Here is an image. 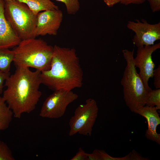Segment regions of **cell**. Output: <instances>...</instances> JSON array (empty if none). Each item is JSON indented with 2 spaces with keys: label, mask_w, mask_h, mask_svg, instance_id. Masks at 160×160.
Masks as SVG:
<instances>
[{
  "label": "cell",
  "mask_w": 160,
  "mask_h": 160,
  "mask_svg": "<svg viewBox=\"0 0 160 160\" xmlns=\"http://www.w3.org/2000/svg\"><path fill=\"white\" fill-rule=\"evenodd\" d=\"M16 68L5 82L7 88L2 97L13 116L20 119L22 114L30 113L35 109L42 95L39 90L42 82L40 71H33L28 67Z\"/></svg>",
  "instance_id": "6da1fadb"
},
{
  "label": "cell",
  "mask_w": 160,
  "mask_h": 160,
  "mask_svg": "<svg viewBox=\"0 0 160 160\" xmlns=\"http://www.w3.org/2000/svg\"><path fill=\"white\" fill-rule=\"evenodd\" d=\"M83 73L75 49L55 45L51 67L41 72L42 84L54 91H72L83 84Z\"/></svg>",
  "instance_id": "7a4b0ae2"
},
{
  "label": "cell",
  "mask_w": 160,
  "mask_h": 160,
  "mask_svg": "<svg viewBox=\"0 0 160 160\" xmlns=\"http://www.w3.org/2000/svg\"><path fill=\"white\" fill-rule=\"evenodd\" d=\"M12 50L16 67H31L41 72L50 68L53 47L41 38L21 40Z\"/></svg>",
  "instance_id": "3957f363"
},
{
  "label": "cell",
  "mask_w": 160,
  "mask_h": 160,
  "mask_svg": "<svg viewBox=\"0 0 160 160\" xmlns=\"http://www.w3.org/2000/svg\"><path fill=\"white\" fill-rule=\"evenodd\" d=\"M134 50L122 51L127 65L121 80L126 104L133 112L145 105L148 92L137 73L134 63Z\"/></svg>",
  "instance_id": "277c9868"
},
{
  "label": "cell",
  "mask_w": 160,
  "mask_h": 160,
  "mask_svg": "<svg viewBox=\"0 0 160 160\" xmlns=\"http://www.w3.org/2000/svg\"><path fill=\"white\" fill-rule=\"evenodd\" d=\"M4 15L13 31L21 40L35 38L37 15L26 4L16 0L5 1Z\"/></svg>",
  "instance_id": "5b68a950"
},
{
  "label": "cell",
  "mask_w": 160,
  "mask_h": 160,
  "mask_svg": "<svg viewBox=\"0 0 160 160\" xmlns=\"http://www.w3.org/2000/svg\"><path fill=\"white\" fill-rule=\"evenodd\" d=\"M98 111L97 102L92 99H88L85 103L79 105L75 109L74 115L69 119V135L71 136L78 133L91 136Z\"/></svg>",
  "instance_id": "8992f818"
},
{
  "label": "cell",
  "mask_w": 160,
  "mask_h": 160,
  "mask_svg": "<svg viewBox=\"0 0 160 160\" xmlns=\"http://www.w3.org/2000/svg\"><path fill=\"white\" fill-rule=\"evenodd\" d=\"M78 97L72 91L59 89L54 91L43 103L39 115L42 118L50 119L61 117L64 115L68 106Z\"/></svg>",
  "instance_id": "52a82bcc"
},
{
  "label": "cell",
  "mask_w": 160,
  "mask_h": 160,
  "mask_svg": "<svg viewBox=\"0 0 160 160\" xmlns=\"http://www.w3.org/2000/svg\"><path fill=\"white\" fill-rule=\"evenodd\" d=\"M129 21L127 26L135 33L132 39L133 44L137 47L152 45L155 42L160 39V23L152 24L144 20L140 22Z\"/></svg>",
  "instance_id": "ba28073f"
},
{
  "label": "cell",
  "mask_w": 160,
  "mask_h": 160,
  "mask_svg": "<svg viewBox=\"0 0 160 160\" xmlns=\"http://www.w3.org/2000/svg\"><path fill=\"white\" fill-rule=\"evenodd\" d=\"M160 48V43L152 45L137 47L136 57L134 59V64L139 69V73L144 86L148 91L152 89L149 86L148 81L153 78L155 66L152 57V53Z\"/></svg>",
  "instance_id": "9c48e42d"
},
{
  "label": "cell",
  "mask_w": 160,
  "mask_h": 160,
  "mask_svg": "<svg viewBox=\"0 0 160 160\" xmlns=\"http://www.w3.org/2000/svg\"><path fill=\"white\" fill-rule=\"evenodd\" d=\"M63 17L62 12L59 9L39 12L37 15L35 37L47 35H56Z\"/></svg>",
  "instance_id": "30bf717a"
},
{
  "label": "cell",
  "mask_w": 160,
  "mask_h": 160,
  "mask_svg": "<svg viewBox=\"0 0 160 160\" xmlns=\"http://www.w3.org/2000/svg\"><path fill=\"white\" fill-rule=\"evenodd\" d=\"M4 7L5 1L0 0V49L14 48L21 41L5 17Z\"/></svg>",
  "instance_id": "8fae6325"
},
{
  "label": "cell",
  "mask_w": 160,
  "mask_h": 160,
  "mask_svg": "<svg viewBox=\"0 0 160 160\" xmlns=\"http://www.w3.org/2000/svg\"><path fill=\"white\" fill-rule=\"evenodd\" d=\"M155 107L145 105L136 110L134 113L144 117L148 123V128L145 136L146 138L160 145V135L156 132V128L160 124V117Z\"/></svg>",
  "instance_id": "7c38bea8"
},
{
  "label": "cell",
  "mask_w": 160,
  "mask_h": 160,
  "mask_svg": "<svg viewBox=\"0 0 160 160\" xmlns=\"http://www.w3.org/2000/svg\"><path fill=\"white\" fill-rule=\"evenodd\" d=\"M4 1L9 0H4ZM26 4L36 15L41 11L57 9V6L50 0H16Z\"/></svg>",
  "instance_id": "4fadbf2b"
},
{
  "label": "cell",
  "mask_w": 160,
  "mask_h": 160,
  "mask_svg": "<svg viewBox=\"0 0 160 160\" xmlns=\"http://www.w3.org/2000/svg\"><path fill=\"white\" fill-rule=\"evenodd\" d=\"M13 113L2 97L0 96V130L7 129L12 121Z\"/></svg>",
  "instance_id": "5bb4252c"
},
{
  "label": "cell",
  "mask_w": 160,
  "mask_h": 160,
  "mask_svg": "<svg viewBox=\"0 0 160 160\" xmlns=\"http://www.w3.org/2000/svg\"><path fill=\"white\" fill-rule=\"evenodd\" d=\"M14 57L12 50L0 49V71L5 73L9 72L11 65L13 61Z\"/></svg>",
  "instance_id": "9a60e30c"
},
{
  "label": "cell",
  "mask_w": 160,
  "mask_h": 160,
  "mask_svg": "<svg viewBox=\"0 0 160 160\" xmlns=\"http://www.w3.org/2000/svg\"><path fill=\"white\" fill-rule=\"evenodd\" d=\"M145 105L160 109V89H151L148 92Z\"/></svg>",
  "instance_id": "2e32d148"
},
{
  "label": "cell",
  "mask_w": 160,
  "mask_h": 160,
  "mask_svg": "<svg viewBox=\"0 0 160 160\" xmlns=\"http://www.w3.org/2000/svg\"><path fill=\"white\" fill-rule=\"evenodd\" d=\"M63 3L66 7L67 13L69 15L75 14L79 10L80 4L79 0H55Z\"/></svg>",
  "instance_id": "e0dca14e"
},
{
  "label": "cell",
  "mask_w": 160,
  "mask_h": 160,
  "mask_svg": "<svg viewBox=\"0 0 160 160\" xmlns=\"http://www.w3.org/2000/svg\"><path fill=\"white\" fill-rule=\"evenodd\" d=\"M11 151L6 143L0 140V160H15Z\"/></svg>",
  "instance_id": "ac0fdd59"
},
{
  "label": "cell",
  "mask_w": 160,
  "mask_h": 160,
  "mask_svg": "<svg viewBox=\"0 0 160 160\" xmlns=\"http://www.w3.org/2000/svg\"><path fill=\"white\" fill-rule=\"evenodd\" d=\"M101 160H127L126 156L121 157H114L107 153L104 150H98Z\"/></svg>",
  "instance_id": "d6986e66"
},
{
  "label": "cell",
  "mask_w": 160,
  "mask_h": 160,
  "mask_svg": "<svg viewBox=\"0 0 160 160\" xmlns=\"http://www.w3.org/2000/svg\"><path fill=\"white\" fill-rule=\"evenodd\" d=\"M153 77L154 78V85L156 89H160V65L154 69Z\"/></svg>",
  "instance_id": "ffe728a7"
},
{
  "label": "cell",
  "mask_w": 160,
  "mask_h": 160,
  "mask_svg": "<svg viewBox=\"0 0 160 160\" xmlns=\"http://www.w3.org/2000/svg\"><path fill=\"white\" fill-rule=\"evenodd\" d=\"M129 160H148L149 159L142 156L140 154L135 150L132 151L127 154Z\"/></svg>",
  "instance_id": "44dd1931"
},
{
  "label": "cell",
  "mask_w": 160,
  "mask_h": 160,
  "mask_svg": "<svg viewBox=\"0 0 160 160\" xmlns=\"http://www.w3.org/2000/svg\"><path fill=\"white\" fill-rule=\"evenodd\" d=\"M71 160H87V153H85L81 147H79L78 152Z\"/></svg>",
  "instance_id": "7402d4cb"
},
{
  "label": "cell",
  "mask_w": 160,
  "mask_h": 160,
  "mask_svg": "<svg viewBox=\"0 0 160 160\" xmlns=\"http://www.w3.org/2000/svg\"><path fill=\"white\" fill-rule=\"evenodd\" d=\"M152 11L155 12L160 10V0H147Z\"/></svg>",
  "instance_id": "603a6c76"
},
{
  "label": "cell",
  "mask_w": 160,
  "mask_h": 160,
  "mask_svg": "<svg viewBox=\"0 0 160 160\" xmlns=\"http://www.w3.org/2000/svg\"><path fill=\"white\" fill-rule=\"evenodd\" d=\"M87 154V160H101L98 149H95L92 153Z\"/></svg>",
  "instance_id": "cb8c5ba5"
},
{
  "label": "cell",
  "mask_w": 160,
  "mask_h": 160,
  "mask_svg": "<svg viewBox=\"0 0 160 160\" xmlns=\"http://www.w3.org/2000/svg\"><path fill=\"white\" fill-rule=\"evenodd\" d=\"M10 75V72L5 73L0 71V88L1 89L4 87V83Z\"/></svg>",
  "instance_id": "d4e9b609"
},
{
  "label": "cell",
  "mask_w": 160,
  "mask_h": 160,
  "mask_svg": "<svg viewBox=\"0 0 160 160\" xmlns=\"http://www.w3.org/2000/svg\"><path fill=\"white\" fill-rule=\"evenodd\" d=\"M146 0H121L120 3L125 5L130 4H141L144 2Z\"/></svg>",
  "instance_id": "484cf974"
},
{
  "label": "cell",
  "mask_w": 160,
  "mask_h": 160,
  "mask_svg": "<svg viewBox=\"0 0 160 160\" xmlns=\"http://www.w3.org/2000/svg\"><path fill=\"white\" fill-rule=\"evenodd\" d=\"M106 4L109 7L113 6L117 3L120 2L121 0H103Z\"/></svg>",
  "instance_id": "4316f807"
},
{
  "label": "cell",
  "mask_w": 160,
  "mask_h": 160,
  "mask_svg": "<svg viewBox=\"0 0 160 160\" xmlns=\"http://www.w3.org/2000/svg\"><path fill=\"white\" fill-rule=\"evenodd\" d=\"M2 89H1L0 88V94H1L2 92Z\"/></svg>",
  "instance_id": "83f0119b"
}]
</instances>
